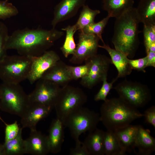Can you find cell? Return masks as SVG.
<instances>
[{
	"label": "cell",
	"instance_id": "40",
	"mask_svg": "<svg viewBox=\"0 0 155 155\" xmlns=\"http://www.w3.org/2000/svg\"><path fill=\"white\" fill-rule=\"evenodd\" d=\"M0 120L4 124L5 123L4 121L1 118V117L0 115Z\"/></svg>",
	"mask_w": 155,
	"mask_h": 155
},
{
	"label": "cell",
	"instance_id": "13",
	"mask_svg": "<svg viewBox=\"0 0 155 155\" xmlns=\"http://www.w3.org/2000/svg\"><path fill=\"white\" fill-rule=\"evenodd\" d=\"M86 0H62L55 7L51 24L55 28L59 23L73 17L85 5Z\"/></svg>",
	"mask_w": 155,
	"mask_h": 155
},
{
	"label": "cell",
	"instance_id": "19",
	"mask_svg": "<svg viewBox=\"0 0 155 155\" xmlns=\"http://www.w3.org/2000/svg\"><path fill=\"white\" fill-rule=\"evenodd\" d=\"M99 47L106 50L110 56L111 63L116 67L118 71L117 78H123L130 75L132 69L128 62L129 58L124 53L113 49L103 43V45H99Z\"/></svg>",
	"mask_w": 155,
	"mask_h": 155
},
{
	"label": "cell",
	"instance_id": "33",
	"mask_svg": "<svg viewBox=\"0 0 155 155\" xmlns=\"http://www.w3.org/2000/svg\"><path fill=\"white\" fill-rule=\"evenodd\" d=\"M84 65L77 66H73L68 65V68L72 80H77L82 78L88 73L89 64L86 61Z\"/></svg>",
	"mask_w": 155,
	"mask_h": 155
},
{
	"label": "cell",
	"instance_id": "29",
	"mask_svg": "<svg viewBox=\"0 0 155 155\" xmlns=\"http://www.w3.org/2000/svg\"><path fill=\"white\" fill-rule=\"evenodd\" d=\"M8 0H0V19L5 20L17 15L19 11L17 8Z\"/></svg>",
	"mask_w": 155,
	"mask_h": 155
},
{
	"label": "cell",
	"instance_id": "37",
	"mask_svg": "<svg viewBox=\"0 0 155 155\" xmlns=\"http://www.w3.org/2000/svg\"><path fill=\"white\" fill-rule=\"evenodd\" d=\"M70 155H90L86 147L81 143L75 144V147L70 150Z\"/></svg>",
	"mask_w": 155,
	"mask_h": 155
},
{
	"label": "cell",
	"instance_id": "12",
	"mask_svg": "<svg viewBox=\"0 0 155 155\" xmlns=\"http://www.w3.org/2000/svg\"><path fill=\"white\" fill-rule=\"evenodd\" d=\"M32 64L27 78L32 84L42 77L44 73L60 60L58 55L53 51H47L42 55L31 57Z\"/></svg>",
	"mask_w": 155,
	"mask_h": 155
},
{
	"label": "cell",
	"instance_id": "32",
	"mask_svg": "<svg viewBox=\"0 0 155 155\" xmlns=\"http://www.w3.org/2000/svg\"><path fill=\"white\" fill-rule=\"evenodd\" d=\"M9 35L7 27L0 21V62L7 55L6 44Z\"/></svg>",
	"mask_w": 155,
	"mask_h": 155
},
{
	"label": "cell",
	"instance_id": "27",
	"mask_svg": "<svg viewBox=\"0 0 155 155\" xmlns=\"http://www.w3.org/2000/svg\"><path fill=\"white\" fill-rule=\"evenodd\" d=\"M78 19L74 24L77 30H80L94 22L96 16L100 13L98 10H93L88 5L82 7Z\"/></svg>",
	"mask_w": 155,
	"mask_h": 155
},
{
	"label": "cell",
	"instance_id": "18",
	"mask_svg": "<svg viewBox=\"0 0 155 155\" xmlns=\"http://www.w3.org/2000/svg\"><path fill=\"white\" fill-rule=\"evenodd\" d=\"M64 128L63 123L58 119L53 120L47 135L50 152L57 154L61 151L64 140Z\"/></svg>",
	"mask_w": 155,
	"mask_h": 155
},
{
	"label": "cell",
	"instance_id": "6",
	"mask_svg": "<svg viewBox=\"0 0 155 155\" xmlns=\"http://www.w3.org/2000/svg\"><path fill=\"white\" fill-rule=\"evenodd\" d=\"M31 64V57L7 55L0 62V79L3 82L20 84L27 79Z\"/></svg>",
	"mask_w": 155,
	"mask_h": 155
},
{
	"label": "cell",
	"instance_id": "34",
	"mask_svg": "<svg viewBox=\"0 0 155 155\" xmlns=\"http://www.w3.org/2000/svg\"><path fill=\"white\" fill-rule=\"evenodd\" d=\"M5 125V141L12 139L15 137L18 134L20 128L17 121L10 124L6 123Z\"/></svg>",
	"mask_w": 155,
	"mask_h": 155
},
{
	"label": "cell",
	"instance_id": "2",
	"mask_svg": "<svg viewBox=\"0 0 155 155\" xmlns=\"http://www.w3.org/2000/svg\"><path fill=\"white\" fill-rule=\"evenodd\" d=\"M112 42L115 49L133 58L138 47L140 23L136 8L133 7L116 18Z\"/></svg>",
	"mask_w": 155,
	"mask_h": 155
},
{
	"label": "cell",
	"instance_id": "20",
	"mask_svg": "<svg viewBox=\"0 0 155 155\" xmlns=\"http://www.w3.org/2000/svg\"><path fill=\"white\" fill-rule=\"evenodd\" d=\"M104 131L97 128L89 132L82 144L86 148L90 155H104Z\"/></svg>",
	"mask_w": 155,
	"mask_h": 155
},
{
	"label": "cell",
	"instance_id": "14",
	"mask_svg": "<svg viewBox=\"0 0 155 155\" xmlns=\"http://www.w3.org/2000/svg\"><path fill=\"white\" fill-rule=\"evenodd\" d=\"M53 108L41 104L31 103L27 112L21 118L22 128H29L31 131L36 130L38 123L47 117Z\"/></svg>",
	"mask_w": 155,
	"mask_h": 155
},
{
	"label": "cell",
	"instance_id": "15",
	"mask_svg": "<svg viewBox=\"0 0 155 155\" xmlns=\"http://www.w3.org/2000/svg\"><path fill=\"white\" fill-rule=\"evenodd\" d=\"M26 154L46 155L50 152L47 135L36 130L31 131L28 138L24 140Z\"/></svg>",
	"mask_w": 155,
	"mask_h": 155
},
{
	"label": "cell",
	"instance_id": "25",
	"mask_svg": "<svg viewBox=\"0 0 155 155\" xmlns=\"http://www.w3.org/2000/svg\"><path fill=\"white\" fill-rule=\"evenodd\" d=\"M104 145L105 155H124L119 141L114 132H104Z\"/></svg>",
	"mask_w": 155,
	"mask_h": 155
},
{
	"label": "cell",
	"instance_id": "17",
	"mask_svg": "<svg viewBox=\"0 0 155 155\" xmlns=\"http://www.w3.org/2000/svg\"><path fill=\"white\" fill-rule=\"evenodd\" d=\"M138 126L129 124L114 131L124 155L133 151L135 153Z\"/></svg>",
	"mask_w": 155,
	"mask_h": 155
},
{
	"label": "cell",
	"instance_id": "11",
	"mask_svg": "<svg viewBox=\"0 0 155 155\" xmlns=\"http://www.w3.org/2000/svg\"><path fill=\"white\" fill-rule=\"evenodd\" d=\"M100 40L96 35L80 31L78 43L69 62L75 65L80 64L96 54Z\"/></svg>",
	"mask_w": 155,
	"mask_h": 155
},
{
	"label": "cell",
	"instance_id": "38",
	"mask_svg": "<svg viewBox=\"0 0 155 155\" xmlns=\"http://www.w3.org/2000/svg\"><path fill=\"white\" fill-rule=\"evenodd\" d=\"M147 57V67H155V52H148L146 53Z\"/></svg>",
	"mask_w": 155,
	"mask_h": 155
},
{
	"label": "cell",
	"instance_id": "35",
	"mask_svg": "<svg viewBox=\"0 0 155 155\" xmlns=\"http://www.w3.org/2000/svg\"><path fill=\"white\" fill-rule=\"evenodd\" d=\"M128 62L132 69L145 73V68L147 67V56L136 59H129Z\"/></svg>",
	"mask_w": 155,
	"mask_h": 155
},
{
	"label": "cell",
	"instance_id": "39",
	"mask_svg": "<svg viewBox=\"0 0 155 155\" xmlns=\"http://www.w3.org/2000/svg\"><path fill=\"white\" fill-rule=\"evenodd\" d=\"M0 155H5L3 144H0Z\"/></svg>",
	"mask_w": 155,
	"mask_h": 155
},
{
	"label": "cell",
	"instance_id": "4",
	"mask_svg": "<svg viewBox=\"0 0 155 155\" xmlns=\"http://www.w3.org/2000/svg\"><path fill=\"white\" fill-rule=\"evenodd\" d=\"M31 104L27 94L20 84L3 82L0 85V109L22 118Z\"/></svg>",
	"mask_w": 155,
	"mask_h": 155
},
{
	"label": "cell",
	"instance_id": "5",
	"mask_svg": "<svg viewBox=\"0 0 155 155\" xmlns=\"http://www.w3.org/2000/svg\"><path fill=\"white\" fill-rule=\"evenodd\" d=\"M100 121L99 114L83 106L69 115L62 123L65 127L69 129L72 137L77 144L81 142L79 137L82 134L94 131Z\"/></svg>",
	"mask_w": 155,
	"mask_h": 155
},
{
	"label": "cell",
	"instance_id": "7",
	"mask_svg": "<svg viewBox=\"0 0 155 155\" xmlns=\"http://www.w3.org/2000/svg\"><path fill=\"white\" fill-rule=\"evenodd\" d=\"M87 96L80 88L68 85L61 87L54 106L57 118L62 122L70 114L82 107Z\"/></svg>",
	"mask_w": 155,
	"mask_h": 155
},
{
	"label": "cell",
	"instance_id": "30",
	"mask_svg": "<svg viewBox=\"0 0 155 155\" xmlns=\"http://www.w3.org/2000/svg\"><path fill=\"white\" fill-rule=\"evenodd\" d=\"M107 75L105 76L103 78L102 85L94 97V100L96 101L100 100L104 101L107 99L106 97L110 90L113 88L114 83L117 80L116 78L112 80L111 83L107 82Z\"/></svg>",
	"mask_w": 155,
	"mask_h": 155
},
{
	"label": "cell",
	"instance_id": "16",
	"mask_svg": "<svg viewBox=\"0 0 155 155\" xmlns=\"http://www.w3.org/2000/svg\"><path fill=\"white\" fill-rule=\"evenodd\" d=\"M41 78L51 81L61 87L72 80L68 65L60 60L47 71Z\"/></svg>",
	"mask_w": 155,
	"mask_h": 155
},
{
	"label": "cell",
	"instance_id": "22",
	"mask_svg": "<svg viewBox=\"0 0 155 155\" xmlns=\"http://www.w3.org/2000/svg\"><path fill=\"white\" fill-rule=\"evenodd\" d=\"M134 0H103V8L110 18H117L133 7Z\"/></svg>",
	"mask_w": 155,
	"mask_h": 155
},
{
	"label": "cell",
	"instance_id": "28",
	"mask_svg": "<svg viewBox=\"0 0 155 155\" xmlns=\"http://www.w3.org/2000/svg\"><path fill=\"white\" fill-rule=\"evenodd\" d=\"M110 17L107 16L100 21L90 24L79 30L86 34H92L98 37L102 42H104L102 37V34Z\"/></svg>",
	"mask_w": 155,
	"mask_h": 155
},
{
	"label": "cell",
	"instance_id": "26",
	"mask_svg": "<svg viewBox=\"0 0 155 155\" xmlns=\"http://www.w3.org/2000/svg\"><path fill=\"white\" fill-rule=\"evenodd\" d=\"M62 30L65 31L66 35L65 41L60 50L65 58H67L70 55H73L75 51L76 45L74 39V35L78 30L74 25H69Z\"/></svg>",
	"mask_w": 155,
	"mask_h": 155
},
{
	"label": "cell",
	"instance_id": "1",
	"mask_svg": "<svg viewBox=\"0 0 155 155\" xmlns=\"http://www.w3.org/2000/svg\"><path fill=\"white\" fill-rule=\"evenodd\" d=\"M64 34L63 31L55 28L49 30L40 28L18 29L9 35L6 48L7 50H16L20 55L38 56L48 51Z\"/></svg>",
	"mask_w": 155,
	"mask_h": 155
},
{
	"label": "cell",
	"instance_id": "31",
	"mask_svg": "<svg viewBox=\"0 0 155 155\" xmlns=\"http://www.w3.org/2000/svg\"><path fill=\"white\" fill-rule=\"evenodd\" d=\"M143 33L144 46L147 53L150 46L155 44V25H144Z\"/></svg>",
	"mask_w": 155,
	"mask_h": 155
},
{
	"label": "cell",
	"instance_id": "3",
	"mask_svg": "<svg viewBox=\"0 0 155 155\" xmlns=\"http://www.w3.org/2000/svg\"><path fill=\"white\" fill-rule=\"evenodd\" d=\"M104 101L100 108V121L107 130L114 132L144 116L137 108L119 97Z\"/></svg>",
	"mask_w": 155,
	"mask_h": 155
},
{
	"label": "cell",
	"instance_id": "21",
	"mask_svg": "<svg viewBox=\"0 0 155 155\" xmlns=\"http://www.w3.org/2000/svg\"><path fill=\"white\" fill-rule=\"evenodd\" d=\"M138 154L150 155L155 150V139L150 134V131L139 125L137 136L136 148Z\"/></svg>",
	"mask_w": 155,
	"mask_h": 155
},
{
	"label": "cell",
	"instance_id": "10",
	"mask_svg": "<svg viewBox=\"0 0 155 155\" xmlns=\"http://www.w3.org/2000/svg\"><path fill=\"white\" fill-rule=\"evenodd\" d=\"M36 82L34 90L28 95L30 103L53 108L61 87L51 81L42 78Z\"/></svg>",
	"mask_w": 155,
	"mask_h": 155
},
{
	"label": "cell",
	"instance_id": "23",
	"mask_svg": "<svg viewBox=\"0 0 155 155\" xmlns=\"http://www.w3.org/2000/svg\"><path fill=\"white\" fill-rule=\"evenodd\" d=\"M136 10L140 23L155 25V0H141Z\"/></svg>",
	"mask_w": 155,
	"mask_h": 155
},
{
	"label": "cell",
	"instance_id": "36",
	"mask_svg": "<svg viewBox=\"0 0 155 155\" xmlns=\"http://www.w3.org/2000/svg\"><path fill=\"white\" fill-rule=\"evenodd\" d=\"M144 116L146 121L155 128V106H153L145 111Z\"/></svg>",
	"mask_w": 155,
	"mask_h": 155
},
{
	"label": "cell",
	"instance_id": "8",
	"mask_svg": "<svg viewBox=\"0 0 155 155\" xmlns=\"http://www.w3.org/2000/svg\"><path fill=\"white\" fill-rule=\"evenodd\" d=\"M114 88L119 98L136 108L145 106L151 98L148 87L139 82L126 80L118 83Z\"/></svg>",
	"mask_w": 155,
	"mask_h": 155
},
{
	"label": "cell",
	"instance_id": "9",
	"mask_svg": "<svg viewBox=\"0 0 155 155\" xmlns=\"http://www.w3.org/2000/svg\"><path fill=\"white\" fill-rule=\"evenodd\" d=\"M86 61L89 64V70L87 74L81 78L80 83L84 87L91 89L107 75L111 62L106 56L97 54Z\"/></svg>",
	"mask_w": 155,
	"mask_h": 155
},
{
	"label": "cell",
	"instance_id": "24",
	"mask_svg": "<svg viewBox=\"0 0 155 155\" xmlns=\"http://www.w3.org/2000/svg\"><path fill=\"white\" fill-rule=\"evenodd\" d=\"M22 127L13 139L5 141L3 144L5 155H22L26 154L24 140L22 137Z\"/></svg>",
	"mask_w": 155,
	"mask_h": 155
}]
</instances>
